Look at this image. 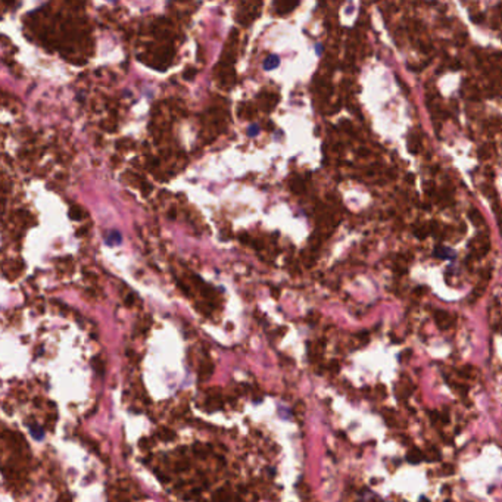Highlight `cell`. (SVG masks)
<instances>
[{
  "instance_id": "cell-1",
  "label": "cell",
  "mask_w": 502,
  "mask_h": 502,
  "mask_svg": "<svg viewBox=\"0 0 502 502\" xmlns=\"http://www.w3.org/2000/svg\"><path fill=\"white\" fill-rule=\"evenodd\" d=\"M279 65H280V59H279V56H276V55H271V56H268V57L264 60V63H262V68H264L265 71H273V69H276Z\"/></svg>"
},
{
  "instance_id": "cell-2",
  "label": "cell",
  "mask_w": 502,
  "mask_h": 502,
  "mask_svg": "<svg viewBox=\"0 0 502 502\" xmlns=\"http://www.w3.org/2000/svg\"><path fill=\"white\" fill-rule=\"evenodd\" d=\"M106 243L111 245V246L121 243V233L119 231H109L108 236H106Z\"/></svg>"
},
{
  "instance_id": "cell-3",
  "label": "cell",
  "mask_w": 502,
  "mask_h": 502,
  "mask_svg": "<svg viewBox=\"0 0 502 502\" xmlns=\"http://www.w3.org/2000/svg\"><path fill=\"white\" fill-rule=\"evenodd\" d=\"M258 134H259V125L258 124H252V125L248 127V136L249 137H255Z\"/></svg>"
},
{
  "instance_id": "cell-4",
  "label": "cell",
  "mask_w": 502,
  "mask_h": 502,
  "mask_svg": "<svg viewBox=\"0 0 502 502\" xmlns=\"http://www.w3.org/2000/svg\"><path fill=\"white\" fill-rule=\"evenodd\" d=\"M29 430H31V435L37 439H41L43 438V432H40L41 429L38 426H29Z\"/></svg>"
}]
</instances>
